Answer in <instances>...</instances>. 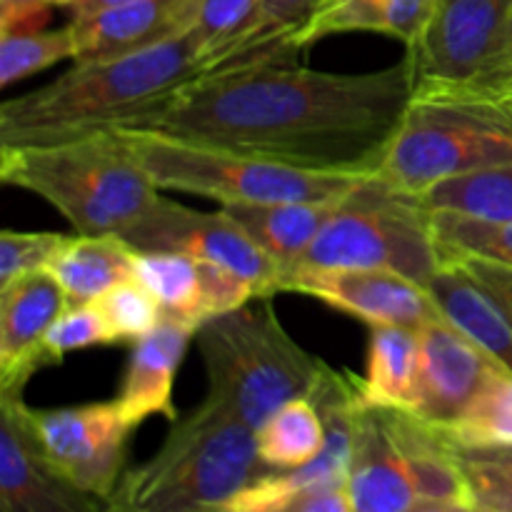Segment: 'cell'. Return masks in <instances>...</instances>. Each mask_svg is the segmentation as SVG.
Segmentation results:
<instances>
[{
  "label": "cell",
  "mask_w": 512,
  "mask_h": 512,
  "mask_svg": "<svg viewBox=\"0 0 512 512\" xmlns=\"http://www.w3.org/2000/svg\"><path fill=\"white\" fill-rule=\"evenodd\" d=\"M410 95L408 55L373 73H323L295 60H268L205 70L128 130L315 173L375 175Z\"/></svg>",
  "instance_id": "cell-1"
},
{
  "label": "cell",
  "mask_w": 512,
  "mask_h": 512,
  "mask_svg": "<svg viewBox=\"0 0 512 512\" xmlns=\"http://www.w3.org/2000/svg\"><path fill=\"white\" fill-rule=\"evenodd\" d=\"M205 73L193 30L140 53L75 60L70 70L0 105V145H45L128 128Z\"/></svg>",
  "instance_id": "cell-2"
},
{
  "label": "cell",
  "mask_w": 512,
  "mask_h": 512,
  "mask_svg": "<svg viewBox=\"0 0 512 512\" xmlns=\"http://www.w3.org/2000/svg\"><path fill=\"white\" fill-rule=\"evenodd\" d=\"M0 180L53 205L78 235L123 238L160 195L118 130L45 145H0Z\"/></svg>",
  "instance_id": "cell-3"
},
{
  "label": "cell",
  "mask_w": 512,
  "mask_h": 512,
  "mask_svg": "<svg viewBox=\"0 0 512 512\" xmlns=\"http://www.w3.org/2000/svg\"><path fill=\"white\" fill-rule=\"evenodd\" d=\"M512 165V98L473 85H413L378 173L425 195L445 180Z\"/></svg>",
  "instance_id": "cell-4"
},
{
  "label": "cell",
  "mask_w": 512,
  "mask_h": 512,
  "mask_svg": "<svg viewBox=\"0 0 512 512\" xmlns=\"http://www.w3.org/2000/svg\"><path fill=\"white\" fill-rule=\"evenodd\" d=\"M265 473L255 430L205 398L153 458L125 470L108 512H215Z\"/></svg>",
  "instance_id": "cell-5"
},
{
  "label": "cell",
  "mask_w": 512,
  "mask_h": 512,
  "mask_svg": "<svg viewBox=\"0 0 512 512\" xmlns=\"http://www.w3.org/2000/svg\"><path fill=\"white\" fill-rule=\"evenodd\" d=\"M195 340L208 375V400L255 433L288 400L310 395L325 365L290 338L270 298L208 320Z\"/></svg>",
  "instance_id": "cell-6"
},
{
  "label": "cell",
  "mask_w": 512,
  "mask_h": 512,
  "mask_svg": "<svg viewBox=\"0 0 512 512\" xmlns=\"http://www.w3.org/2000/svg\"><path fill=\"white\" fill-rule=\"evenodd\" d=\"M300 265L385 270L428 288L445 258L433 228V213L420 195L405 193L380 175H365L340 198L333 218Z\"/></svg>",
  "instance_id": "cell-7"
},
{
  "label": "cell",
  "mask_w": 512,
  "mask_h": 512,
  "mask_svg": "<svg viewBox=\"0 0 512 512\" xmlns=\"http://www.w3.org/2000/svg\"><path fill=\"white\" fill-rule=\"evenodd\" d=\"M118 133L158 190L203 195L220 205L330 200L348 193L365 178L290 168L148 130L118 128Z\"/></svg>",
  "instance_id": "cell-8"
},
{
  "label": "cell",
  "mask_w": 512,
  "mask_h": 512,
  "mask_svg": "<svg viewBox=\"0 0 512 512\" xmlns=\"http://www.w3.org/2000/svg\"><path fill=\"white\" fill-rule=\"evenodd\" d=\"M510 33L512 0H435L425 33L405 48L413 63V85H473L508 95Z\"/></svg>",
  "instance_id": "cell-9"
},
{
  "label": "cell",
  "mask_w": 512,
  "mask_h": 512,
  "mask_svg": "<svg viewBox=\"0 0 512 512\" xmlns=\"http://www.w3.org/2000/svg\"><path fill=\"white\" fill-rule=\"evenodd\" d=\"M125 243L143 253H183L190 258L225 265L260 288L263 298L283 293V270L250 240V235L225 213H203L158 195L148 213L123 235Z\"/></svg>",
  "instance_id": "cell-10"
},
{
  "label": "cell",
  "mask_w": 512,
  "mask_h": 512,
  "mask_svg": "<svg viewBox=\"0 0 512 512\" xmlns=\"http://www.w3.org/2000/svg\"><path fill=\"white\" fill-rule=\"evenodd\" d=\"M28 418L50 463L80 490L108 503L125 475L135 430L125 423L115 400L53 410L28 408Z\"/></svg>",
  "instance_id": "cell-11"
},
{
  "label": "cell",
  "mask_w": 512,
  "mask_h": 512,
  "mask_svg": "<svg viewBox=\"0 0 512 512\" xmlns=\"http://www.w3.org/2000/svg\"><path fill=\"white\" fill-rule=\"evenodd\" d=\"M283 293L310 295L368 325L423 330L445 320L425 285L385 270L298 265L285 275Z\"/></svg>",
  "instance_id": "cell-12"
},
{
  "label": "cell",
  "mask_w": 512,
  "mask_h": 512,
  "mask_svg": "<svg viewBox=\"0 0 512 512\" xmlns=\"http://www.w3.org/2000/svg\"><path fill=\"white\" fill-rule=\"evenodd\" d=\"M0 512H108L50 463L23 395H0Z\"/></svg>",
  "instance_id": "cell-13"
},
{
  "label": "cell",
  "mask_w": 512,
  "mask_h": 512,
  "mask_svg": "<svg viewBox=\"0 0 512 512\" xmlns=\"http://www.w3.org/2000/svg\"><path fill=\"white\" fill-rule=\"evenodd\" d=\"M418 338V393L410 413L440 430L463 418L495 375L508 373L448 320L425 325Z\"/></svg>",
  "instance_id": "cell-14"
},
{
  "label": "cell",
  "mask_w": 512,
  "mask_h": 512,
  "mask_svg": "<svg viewBox=\"0 0 512 512\" xmlns=\"http://www.w3.org/2000/svg\"><path fill=\"white\" fill-rule=\"evenodd\" d=\"M70 300L48 270L0 285V395H23L40 368L55 365L43 340Z\"/></svg>",
  "instance_id": "cell-15"
},
{
  "label": "cell",
  "mask_w": 512,
  "mask_h": 512,
  "mask_svg": "<svg viewBox=\"0 0 512 512\" xmlns=\"http://www.w3.org/2000/svg\"><path fill=\"white\" fill-rule=\"evenodd\" d=\"M203 0H130L100 13L70 18L75 60L140 53L190 33Z\"/></svg>",
  "instance_id": "cell-16"
},
{
  "label": "cell",
  "mask_w": 512,
  "mask_h": 512,
  "mask_svg": "<svg viewBox=\"0 0 512 512\" xmlns=\"http://www.w3.org/2000/svg\"><path fill=\"white\" fill-rule=\"evenodd\" d=\"M195 333L198 330L178 320H163L153 333L135 340L115 395V405L130 428H140L148 418L160 415L170 423L178 420L173 400L175 378Z\"/></svg>",
  "instance_id": "cell-17"
},
{
  "label": "cell",
  "mask_w": 512,
  "mask_h": 512,
  "mask_svg": "<svg viewBox=\"0 0 512 512\" xmlns=\"http://www.w3.org/2000/svg\"><path fill=\"white\" fill-rule=\"evenodd\" d=\"M345 488L355 512H410L420 503L403 453L380 408L360 405Z\"/></svg>",
  "instance_id": "cell-18"
},
{
  "label": "cell",
  "mask_w": 512,
  "mask_h": 512,
  "mask_svg": "<svg viewBox=\"0 0 512 512\" xmlns=\"http://www.w3.org/2000/svg\"><path fill=\"white\" fill-rule=\"evenodd\" d=\"M383 413L408 465L418 498L475 505L463 460L453 440L408 410H383Z\"/></svg>",
  "instance_id": "cell-19"
},
{
  "label": "cell",
  "mask_w": 512,
  "mask_h": 512,
  "mask_svg": "<svg viewBox=\"0 0 512 512\" xmlns=\"http://www.w3.org/2000/svg\"><path fill=\"white\" fill-rule=\"evenodd\" d=\"M343 195L330 200L230 203L223 205V210L250 235L258 248H263L280 265L283 275H288L295 265H300L320 230L333 218Z\"/></svg>",
  "instance_id": "cell-20"
},
{
  "label": "cell",
  "mask_w": 512,
  "mask_h": 512,
  "mask_svg": "<svg viewBox=\"0 0 512 512\" xmlns=\"http://www.w3.org/2000/svg\"><path fill=\"white\" fill-rule=\"evenodd\" d=\"M435 305L453 328L512 373V323L498 300L458 260H450L428 285Z\"/></svg>",
  "instance_id": "cell-21"
},
{
  "label": "cell",
  "mask_w": 512,
  "mask_h": 512,
  "mask_svg": "<svg viewBox=\"0 0 512 512\" xmlns=\"http://www.w3.org/2000/svg\"><path fill=\"white\" fill-rule=\"evenodd\" d=\"M435 0H325L295 33V48L308 50L318 40L343 33H378L418 43L433 18Z\"/></svg>",
  "instance_id": "cell-22"
},
{
  "label": "cell",
  "mask_w": 512,
  "mask_h": 512,
  "mask_svg": "<svg viewBox=\"0 0 512 512\" xmlns=\"http://www.w3.org/2000/svg\"><path fill=\"white\" fill-rule=\"evenodd\" d=\"M70 305L93 303L135 275V248L120 235H65L45 265Z\"/></svg>",
  "instance_id": "cell-23"
},
{
  "label": "cell",
  "mask_w": 512,
  "mask_h": 512,
  "mask_svg": "<svg viewBox=\"0 0 512 512\" xmlns=\"http://www.w3.org/2000/svg\"><path fill=\"white\" fill-rule=\"evenodd\" d=\"M418 330L370 325L368 363L360 378L365 408L413 410L418 393Z\"/></svg>",
  "instance_id": "cell-24"
},
{
  "label": "cell",
  "mask_w": 512,
  "mask_h": 512,
  "mask_svg": "<svg viewBox=\"0 0 512 512\" xmlns=\"http://www.w3.org/2000/svg\"><path fill=\"white\" fill-rule=\"evenodd\" d=\"M135 278L155 295L163 320H178L195 330L205 323L203 260L183 253L135 250Z\"/></svg>",
  "instance_id": "cell-25"
},
{
  "label": "cell",
  "mask_w": 512,
  "mask_h": 512,
  "mask_svg": "<svg viewBox=\"0 0 512 512\" xmlns=\"http://www.w3.org/2000/svg\"><path fill=\"white\" fill-rule=\"evenodd\" d=\"M328 428L313 398H293L255 433L258 455L268 470H293L313 463L325 448Z\"/></svg>",
  "instance_id": "cell-26"
},
{
  "label": "cell",
  "mask_w": 512,
  "mask_h": 512,
  "mask_svg": "<svg viewBox=\"0 0 512 512\" xmlns=\"http://www.w3.org/2000/svg\"><path fill=\"white\" fill-rule=\"evenodd\" d=\"M420 200L433 213L508 223L512 220V165L445 180L420 195Z\"/></svg>",
  "instance_id": "cell-27"
},
{
  "label": "cell",
  "mask_w": 512,
  "mask_h": 512,
  "mask_svg": "<svg viewBox=\"0 0 512 512\" xmlns=\"http://www.w3.org/2000/svg\"><path fill=\"white\" fill-rule=\"evenodd\" d=\"M323 3L325 0H260V15L253 33L210 70L265 60H293L295 53H300L295 48V33Z\"/></svg>",
  "instance_id": "cell-28"
},
{
  "label": "cell",
  "mask_w": 512,
  "mask_h": 512,
  "mask_svg": "<svg viewBox=\"0 0 512 512\" xmlns=\"http://www.w3.org/2000/svg\"><path fill=\"white\" fill-rule=\"evenodd\" d=\"M443 433L455 448H512V373L495 375Z\"/></svg>",
  "instance_id": "cell-29"
},
{
  "label": "cell",
  "mask_w": 512,
  "mask_h": 512,
  "mask_svg": "<svg viewBox=\"0 0 512 512\" xmlns=\"http://www.w3.org/2000/svg\"><path fill=\"white\" fill-rule=\"evenodd\" d=\"M433 228L445 263L478 258L512 268V220L495 223L453 213H433Z\"/></svg>",
  "instance_id": "cell-30"
},
{
  "label": "cell",
  "mask_w": 512,
  "mask_h": 512,
  "mask_svg": "<svg viewBox=\"0 0 512 512\" xmlns=\"http://www.w3.org/2000/svg\"><path fill=\"white\" fill-rule=\"evenodd\" d=\"M68 58L75 60V35L70 23L58 30L0 35V85L10 88Z\"/></svg>",
  "instance_id": "cell-31"
},
{
  "label": "cell",
  "mask_w": 512,
  "mask_h": 512,
  "mask_svg": "<svg viewBox=\"0 0 512 512\" xmlns=\"http://www.w3.org/2000/svg\"><path fill=\"white\" fill-rule=\"evenodd\" d=\"M260 15V0H203L193 35L203 53L205 70L228 58L250 33Z\"/></svg>",
  "instance_id": "cell-32"
},
{
  "label": "cell",
  "mask_w": 512,
  "mask_h": 512,
  "mask_svg": "<svg viewBox=\"0 0 512 512\" xmlns=\"http://www.w3.org/2000/svg\"><path fill=\"white\" fill-rule=\"evenodd\" d=\"M93 305L103 318L113 345L135 343L163 323V308L135 275L113 285L108 293L95 298Z\"/></svg>",
  "instance_id": "cell-33"
},
{
  "label": "cell",
  "mask_w": 512,
  "mask_h": 512,
  "mask_svg": "<svg viewBox=\"0 0 512 512\" xmlns=\"http://www.w3.org/2000/svg\"><path fill=\"white\" fill-rule=\"evenodd\" d=\"M95 345H113V340H110L108 328H105L103 318L93 303L68 305V310L55 320L43 340L45 353L50 355L55 365L68 353L95 348Z\"/></svg>",
  "instance_id": "cell-34"
},
{
  "label": "cell",
  "mask_w": 512,
  "mask_h": 512,
  "mask_svg": "<svg viewBox=\"0 0 512 512\" xmlns=\"http://www.w3.org/2000/svg\"><path fill=\"white\" fill-rule=\"evenodd\" d=\"M60 233H20V230H3L0 233V285L20 275L45 270L48 260L63 243Z\"/></svg>",
  "instance_id": "cell-35"
},
{
  "label": "cell",
  "mask_w": 512,
  "mask_h": 512,
  "mask_svg": "<svg viewBox=\"0 0 512 512\" xmlns=\"http://www.w3.org/2000/svg\"><path fill=\"white\" fill-rule=\"evenodd\" d=\"M460 460H463V468L465 475H468L470 490H473L475 505L493 512H512V480L505 478V475L498 473L495 468H490V465L478 463V460L473 458L460 455Z\"/></svg>",
  "instance_id": "cell-36"
},
{
  "label": "cell",
  "mask_w": 512,
  "mask_h": 512,
  "mask_svg": "<svg viewBox=\"0 0 512 512\" xmlns=\"http://www.w3.org/2000/svg\"><path fill=\"white\" fill-rule=\"evenodd\" d=\"M463 263L480 283L485 285L490 295L500 303V308L505 310V315L510 318L512 323V268L508 265H498V263H490V260H478V258H470V260H458Z\"/></svg>",
  "instance_id": "cell-37"
},
{
  "label": "cell",
  "mask_w": 512,
  "mask_h": 512,
  "mask_svg": "<svg viewBox=\"0 0 512 512\" xmlns=\"http://www.w3.org/2000/svg\"><path fill=\"white\" fill-rule=\"evenodd\" d=\"M275 512H355L353 503H350V495L345 485L338 488L318 490V493L303 495V498L293 500V503L283 505Z\"/></svg>",
  "instance_id": "cell-38"
},
{
  "label": "cell",
  "mask_w": 512,
  "mask_h": 512,
  "mask_svg": "<svg viewBox=\"0 0 512 512\" xmlns=\"http://www.w3.org/2000/svg\"><path fill=\"white\" fill-rule=\"evenodd\" d=\"M458 453L490 465V468H495L505 478L512 480V448H458Z\"/></svg>",
  "instance_id": "cell-39"
},
{
  "label": "cell",
  "mask_w": 512,
  "mask_h": 512,
  "mask_svg": "<svg viewBox=\"0 0 512 512\" xmlns=\"http://www.w3.org/2000/svg\"><path fill=\"white\" fill-rule=\"evenodd\" d=\"M123 3H130V0H73L65 10L70 13V18H83V15L100 13V10L113 8V5H123Z\"/></svg>",
  "instance_id": "cell-40"
},
{
  "label": "cell",
  "mask_w": 512,
  "mask_h": 512,
  "mask_svg": "<svg viewBox=\"0 0 512 512\" xmlns=\"http://www.w3.org/2000/svg\"><path fill=\"white\" fill-rule=\"evenodd\" d=\"M410 512H475V505L438 503V500H420Z\"/></svg>",
  "instance_id": "cell-41"
},
{
  "label": "cell",
  "mask_w": 512,
  "mask_h": 512,
  "mask_svg": "<svg viewBox=\"0 0 512 512\" xmlns=\"http://www.w3.org/2000/svg\"><path fill=\"white\" fill-rule=\"evenodd\" d=\"M73 0H0V8H68Z\"/></svg>",
  "instance_id": "cell-42"
},
{
  "label": "cell",
  "mask_w": 512,
  "mask_h": 512,
  "mask_svg": "<svg viewBox=\"0 0 512 512\" xmlns=\"http://www.w3.org/2000/svg\"><path fill=\"white\" fill-rule=\"evenodd\" d=\"M505 90L512 98V33H510V43H508V53H505Z\"/></svg>",
  "instance_id": "cell-43"
},
{
  "label": "cell",
  "mask_w": 512,
  "mask_h": 512,
  "mask_svg": "<svg viewBox=\"0 0 512 512\" xmlns=\"http://www.w3.org/2000/svg\"><path fill=\"white\" fill-rule=\"evenodd\" d=\"M475 512H493V510H488V508H480V505H475Z\"/></svg>",
  "instance_id": "cell-44"
},
{
  "label": "cell",
  "mask_w": 512,
  "mask_h": 512,
  "mask_svg": "<svg viewBox=\"0 0 512 512\" xmlns=\"http://www.w3.org/2000/svg\"><path fill=\"white\" fill-rule=\"evenodd\" d=\"M215 512H230V510H225V508H223V510H215Z\"/></svg>",
  "instance_id": "cell-45"
}]
</instances>
